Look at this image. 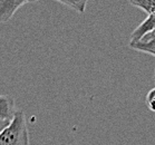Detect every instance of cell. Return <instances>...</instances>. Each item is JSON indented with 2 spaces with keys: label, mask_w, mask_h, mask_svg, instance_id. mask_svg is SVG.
<instances>
[{
  "label": "cell",
  "mask_w": 155,
  "mask_h": 145,
  "mask_svg": "<svg viewBox=\"0 0 155 145\" xmlns=\"http://www.w3.org/2000/svg\"><path fill=\"white\" fill-rule=\"evenodd\" d=\"M28 2L29 0H0V24L10 20L16 11Z\"/></svg>",
  "instance_id": "2"
},
{
  "label": "cell",
  "mask_w": 155,
  "mask_h": 145,
  "mask_svg": "<svg viewBox=\"0 0 155 145\" xmlns=\"http://www.w3.org/2000/svg\"><path fill=\"white\" fill-rule=\"evenodd\" d=\"M8 123H9V120H0V132H1V130H2Z\"/></svg>",
  "instance_id": "9"
},
{
  "label": "cell",
  "mask_w": 155,
  "mask_h": 145,
  "mask_svg": "<svg viewBox=\"0 0 155 145\" xmlns=\"http://www.w3.org/2000/svg\"><path fill=\"white\" fill-rule=\"evenodd\" d=\"M146 105L148 110L155 113V87L152 88L146 95Z\"/></svg>",
  "instance_id": "8"
},
{
  "label": "cell",
  "mask_w": 155,
  "mask_h": 145,
  "mask_svg": "<svg viewBox=\"0 0 155 145\" xmlns=\"http://www.w3.org/2000/svg\"><path fill=\"white\" fill-rule=\"evenodd\" d=\"M0 145H29L28 128L22 110H16L9 123L1 130Z\"/></svg>",
  "instance_id": "1"
},
{
  "label": "cell",
  "mask_w": 155,
  "mask_h": 145,
  "mask_svg": "<svg viewBox=\"0 0 155 145\" xmlns=\"http://www.w3.org/2000/svg\"><path fill=\"white\" fill-rule=\"evenodd\" d=\"M130 47L142 53L151 54L155 57V30L145 34L135 43H130Z\"/></svg>",
  "instance_id": "3"
},
{
  "label": "cell",
  "mask_w": 155,
  "mask_h": 145,
  "mask_svg": "<svg viewBox=\"0 0 155 145\" xmlns=\"http://www.w3.org/2000/svg\"><path fill=\"white\" fill-rule=\"evenodd\" d=\"M56 1L73 8L74 10H76L77 12H81V14H83L85 11L88 2V0H56Z\"/></svg>",
  "instance_id": "7"
},
{
  "label": "cell",
  "mask_w": 155,
  "mask_h": 145,
  "mask_svg": "<svg viewBox=\"0 0 155 145\" xmlns=\"http://www.w3.org/2000/svg\"><path fill=\"white\" fill-rule=\"evenodd\" d=\"M16 110L12 97L0 95V120H10Z\"/></svg>",
  "instance_id": "5"
},
{
  "label": "cell",
  "mask_w": 155,
  "mask_h": 145,
  "mask_svg": "<svg viewBox=\"0 0 155 145\" xmlns=\"http://www.w3.org/2000/svg\"><path fill=\"white\" fill-rule=\"evenodd\" d=\"M35 1H37V0H29V2H35Z\"/></svg>",
  "instance_id": "10"
},
{
  "label": "cell",
  "mask_w": 155,
  "mask_h": 145,
  "mask_svg": "<svg viewBox=\"0 0 155 145\" xmlns=\"http://www.w3.org/2000/svg\"><path fill=\"white\" fill-rule=\"evenodd\" d=\"M132 6L141 8L147 15L155 14V0H128Z\"/></svg>",
  "instance_id": "6"
},
{
  "label": "cell",
  "mask_w": 155,
  "mask_h": 145,
  "mask_svg": "<svg viewBox=\"0 0 155 145\" xmlns=\"http://www.w3.org/2000/svg\"><path fill=\"white\" fill-rule=\"evenodd\" d=\"M155 30V14L148 15L147 18L144 21L142 22L141 25L137 26V28L135 29L134 31L132 32L130 36V43H135L138 39H141L145 34H147L150 31Z\"/></svg>",
  "instance_id": "4"
}]
</instances>
